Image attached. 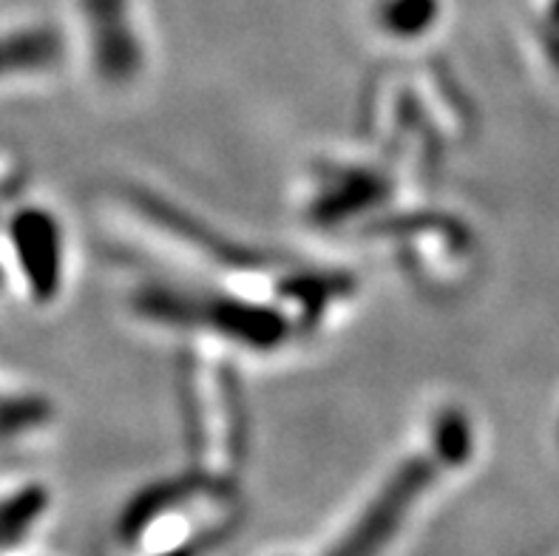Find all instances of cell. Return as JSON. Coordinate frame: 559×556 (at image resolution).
<instances>
[{"label":"cell","instance_id":"6da1fadb","mask_svg":"<svg viewBox=\"0 0 559 556\" xmlns=\"http://www.w3.org/2000/svg\"><path fill=\"white\" fill-rule=\"evenodd\" d=\"M358 122L364 142L420 185L472 142L477 114L449 66L415 60L369 78L358 103Z\"/></svg>","mask_w":559,"mask_h":556},{"label":"cell","instance_id":"7a4b0ae2","mask_svg":"<svg viewBox=\"0 0 559 556\" xmlns=\"http://www.w3.org/2000/svg\"><path fill=\"white\" fill-rule=\"evenodd\" d=\"M248 517L241 483L185 465L122 502L114 536L131 554L188 556L225 545Z\"/></svg>","mask_w":559,"mask_h":556},{"label":"cell","instance_id":"3957f363","mask_svg":"<svg viewBox=\"0 0 559 556\" xmlns=\"http://www.w3.org/2000/svg\"><path fill=\"white\" fill-rule=\"evenodd\" d=\"M177 403L188 465L241 480L250 451V415L236 355L185 341L177 360Z\"/></svg>","mask_w":559,"mask_h":556},{"label":"cell","instance_id":"277c9868","mask_svg":"<svg viewBox=\"0 0 559 556\" xmlns=\"http://www.w3.org/2000/svg\"><path fill=\"white\" fill-rule=\"evenodd\" d=\"M420 296L435 301L463 296L480 270V239L472 222L454 211L406 199L361 233Z\"/></svg>","mask_w":559,"mask_h":556},{"label":"cell","instance_id":"5b68a950","mask_svg":"<svg viewBox=\"0 0 559 556\" xmlns=\"http://www.w3.org/2000/svg\"><path fill=\"white\" fill-rule=\"evenodd\" d=\"M415 179L372 145L312 156L298 179L296 211L307 227L333 236H361L395 204L409 199Z\"/></svg>","mask_w":559,"mask_h":556},{"label":"cell","instance_id":"8992f818","mask_svg":"<svg viewBox=\"0 0 559 556\" xmlns=\"http://www.w3.org/2000/svg\"><path fill=\"white\" fill-rule=\"evenodd\" d=\"M443 480H449L443 465L415 440L412 449L390 465V472L383 474L358 511L344 522L341 534L326 545V551L376 554L390 548Z\"/></svg>","mask_w":559,"mask_h":556},{"label":"cell","instance_id":"52a82bcc","mask_svg":"<svg viewBox=\"0 0 559 556\" xmlns=\"http://www.w3.org/2000/svg\"><path fill=\"white\" fill-rule=\"evenodd\" d=\"M78 43L94 83L134 88L151 66V40L136 0H78Z\"/></svg>","mask_w":559,"mask_h":556},{"label":"cell","instance_id":"ba28073f","mask_svg":"<svg viewBox=\"0 0 559 556\" xmlns=\"http://www.w3.org/2000/svg\"><path fill=\"white\" fill-rule=\"evenodd\" d=\"M7 250L26 298L37 307L63 296L69 275V236L63 218L46 204H21L7 216Z\"/></svg>","mask_w":559,"mask_h":556},{"label":"cell","instance_id":"9c48e42d","mask_svg":"<svg viewBox=\"0 0 559 556\" xmlns=\"http://www.w3.org/2000/svg\"><path fill=\"white\" fill-rule=\"evenodd\" d=\"M415 440L443 465L449 477H454L475 465L480 451V426L466 403L449 398L426 409Z\"/></svg>","mask_w":559,"mask_h":556},{"label":"cell","instance_id":"30bf717a","mask_svg":"<svg viewBox=\"0 0 559 556\" xmlns=\"http://www.w3.org/2000/svg\"><path fill=\"white\" fill-rule=\"evenodd\" d=\"M440 23V0H376L372 26L378 37L395 46H418L429 40Z\"/></svg>","mask_w":559,"mask_h":556},{"label":"cell","instance_id":"8fae6325","mask_svg":"<svg viewBox=\"0 0 559 556\" xmlns=\"http://www.w3.org/2000/svg\"><path fill=\"white\" fill-rule=\"evenodd\" d=\"M46 511H49L46 486L28 483V486L14 488L7 500H0V543H21L23 536H28V531L40 525Z\"/></svg>","mask_w":559,"mask_h":556},{"label":"cell","instance_id":"7c38bea8","mask_svg":"<svg viewBox=\"0 0 559 556\" xmlns=\"http://www.w3.org/2000/svg\"><path fill=\"white\" fill-rule=\"evenodd\" d=\"M557 426H559V423H557Z\"/></svg>","mask_w":559,"mask_h":556}]
</instances>
